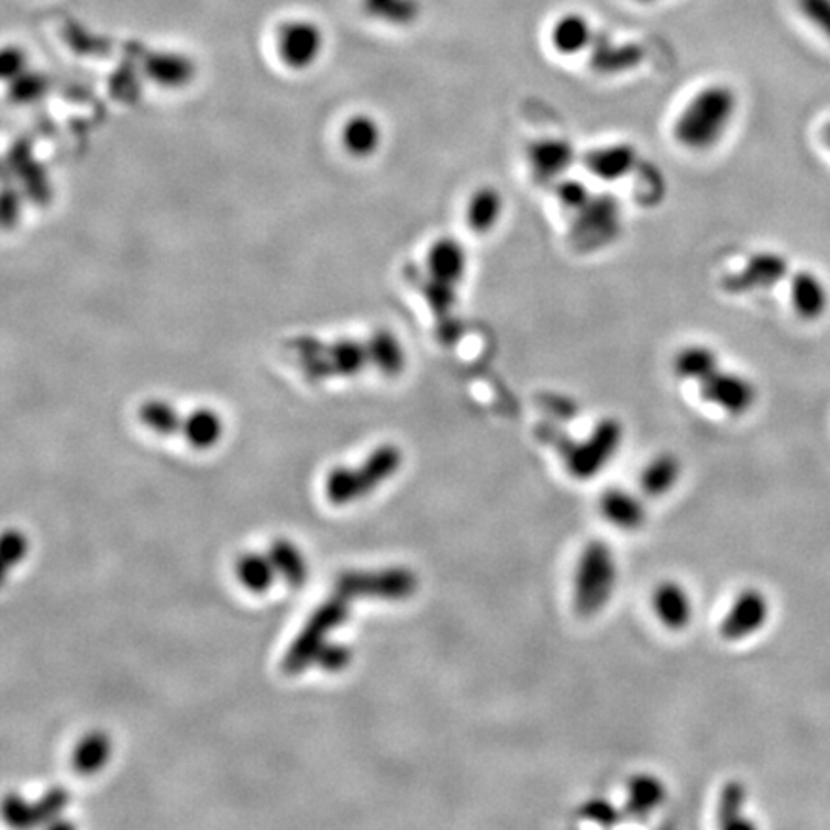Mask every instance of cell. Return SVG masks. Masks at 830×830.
<instances>
[{"label":"cell","instance_id":"44dd1931","mask_svg":"<svg viewBox=\"0 0 830 830\" xmlns=\"http://www.w3.org/2000/svg\"><path fill=\"white\" fill-rule=\"evenodd\" d=\"M673 369L680 379L701 383L719 369V358L717 352L706 344H690L677 352Z\"/></svg>","mask_w":830,"mask_h":830},{"label":"cell","instance_id":"d6986e66","mask_svg":"<svg viewBox=\"0 0 830 830\" xmlns=\"http://www.w3.org/2000/svg\"><path fill=\"white\" fill-rule=\"evenodd\" d=\"M654 610L660 621L669 629H683L693 618L690 598L677 583H663L655 588Z\"/></svg>","mask_w":830,"mask_h":830},{"label":"cell","instance_id":"7c38bea8","mask_svg":"<svg viewBox=\"0 0 830 830\" xmlns=\"http://www.w3.org/2000/svg\"><path fill=\"white\" fill-rule=\"evenodd\" d=\"M588 174L598 177L600 181L611 184L629 176L639 166V151L627 143L593 148L585 156Z\"/></svg>","mask_w":830,"mask_h":830},{"label":"cell","instance_id":"d590c367","mask_svg":"<svg viewBox=\"0 0 830 830\" xmlns=\"http://www.w3.org/2000/svg\"><path fill=\"white\" fill-rule=\"evenodd\" d=\"M556 197L565 208L579 212L580 208L587 207L588 200L593 199V192L588 191L587 185L579 179L562 177L556 184Z\"/></svg>","mask_w":830,"mask_h":830},{"label":"cell","instance_id":"277c9868","mask_svg":"<svg viewBox=\"0 0 830 830\" xmlns=\"http://www.w3.org/2000/svg\"><path fill=\"white\" fill-rule=\"evenodd\" d=\"M348 613H351L348 598L339 593L333 598H329L328 602L321 604L320 608L313 611L312 618L300 631L297 640L287 650V654L283 657V671L289 675H298L308 665H312L320 648L325 644L329 632L339 624H343L348 619Z\"/></svg>","mask_w":830,"mask_h":830},{"label":"cell","instance_id":"ab89813d","mask_svg":"<svg viewBox=\"0 0 830 830\" xmlns=\"http://www.w3.org/2000/svg\"><path fill=\"white\" fill-rule=\"evenodd\" d=\"M27 552V541L20 531H7L2 536V572L20 564Z\"/></svg>","mask_w":830,"mask_h":830},{"label":"cell","instance_id":"7bdbcfd3","mask_svg":"<svg viewBox=\"0 0 830 830\" xmlns=\"http://www.w3.org/2000/svg\"><path fill=\"white\" fill-rule=\"evenodd\" d=\"M823 139H825V143H827V145H829V148H830V123L829 125H827V128H825Z\"/></svg>","mask_w":830,"mask_h":830},{"label":"cell","instance_id":"d4e9b609","mask_svg":"<svg viewBox=\"0 0 830 830\" xmlns=\"http://www.w3.org/2000/svg\"><path fill=\"white\" fill-rule=\"evenodd\" d=\"M112 744L104 732L95 731L85 734L71 755V767L79 775H95L99 773L110 760Z\"/></svg>","mask_w":830,"mask_h":830},{"label":"cell","instance_id":"6da1fadb","mask_svg":"<svg viewBox=\"0 0 830 830\" xmlns=\"http://www.w3.org/2000/svg\"><path fill=\"white\" fill-rule=\"evenodd\" d=\"M739 99L729 85L704 87L678 114L673 135L688 151H709L723 139L737 114Z\"/></svg>","mask_w":830,"mask_h":830},{"label":"cell","instance_id":"ac0fdd59","mask_svg":"<svg viewBox=\"0 0 830 830\" xmlns=\"http://www.w3.org/2000/svg\"><path fill=\"white\" fill-rule=\"evenodd\" d=\"M595 35V30L585 15L565 14L554 23L550 37L557 53L575 56L590 48Z\"/></svg>","mask_w":830,"mask_h":830},{"label":"cell","instance_id":"484cf974","mask_svg":"<svg viewBox=\"0 0 830 830\" xmlns=\"http://www.w3.org/2000/svg\"><path fill=\"white\" fill-rule=\"evenodd\" d=\"M269 560L275 572L292 588H302L308 580V565L300 550L289 541H275L269 549Z\"/></svg>","mask_w":830,"mask_h":830},{"label":"cell","instance_id":"2e32d148","mask_svg":"<svg viewBox=\"0 0 830 830\" xmlns=\"http://www.w3.org/2000/svg\"><path fill=\"white\" fill-rule=\"evenodd\" d=\"M503 197L493 185L473 192L465 208V221L475 235H487L502 218Z\"/></svg>","mask_w":830,"mask_h":830},{"label":"cell","instance_id":"5b68a950","mask_svg":"<svg viewBox=\"0 0 830 830\" xmlns=\"http://www.w3.org/2000/svg\"><path fill=\"white\" fill-rule=\"evenodd\" d=\"M336 593L351 598L369 596L383 600H405L418 588V577L406 567H390L383 572H346L336 577Z\"/></svg>","mask_w":830,"mask_h":830},{"label":"cell","instance_id":"f35d334b","mask_svg":"<svg viewBox=\"0 0 830 830\" xmlns=\"http://www.w3.org/2000/svg\"><path fill=\"white\" fill-rule=\"evenodd\" d=\"M2 816L15 829H30V827H33V823H31V804H27L20 796H15V794H8L7 798H4Z\"/></svg>","mask_w":830,"mask_h":830},{"label":"cell","instance_id":"4dcf8cb0","mask_svg":"<svg viewBox=\"0 0 830 830\" xmlns=\"http://www.w3.org/2000/svg\"><path fill=\"white\" fill-rule=\"evenodd\" d=\"M139 418L148 429H153L154 433L166 434V436L179 433L184 427V421L179 418L176 408L162 400H151L141 406Z\"/></svg>","mask_w":830,"mask_h":830},{"label":"cell","instance_id":"4316f807","mask_svg":"<svg viewBox=\"0 0 830 830\" xmlns=\"http://www.w3.org/2000/svg\"><path fill=\"white\" fill-rule=\"evenodd\" d=\"M665 800V786L654 775H637L629 783L627 814L634 817L648 816Z\"/></svg>","mask_w":830,"mask_h":830},{"label":"cell","instance_id":"3957f363","mask_svg":"<svg viewBox=\"0 0 830 830\" xmlns=\"http://www.w3.org/2000/svg\"><path fill=\"white\" fill-rule=\"evenodd\" d=\"M618 579L616 560L610 546L595 541L588 544L580 556L575 577V608L580 616H595L610 602Z\"/></svg>","mask_w":830,"mask_h":830},{"label":"cell","instance_id":"cb8c5ba5","mask_svg":"<svg viewBox=\"0 0 830 830\" xmlns=\"http://www.w3.org/2000/svg\"><path fill=\"white\" fill-rule=\"evenodd\" d=\"M602 511L613 525L621 529H639L646 519V511L639 498L624 493L621 488H610L602 496Z\"/></svg>","mask_w":830,"mask_h":830},{"label":"cell","instance_id":"1f68e13d","mask_svg":"<svg viewBox=\"0 0 830 830\" xmlns=\"http://www.w3.org/2000/svg\"><path fill=\"white\" fill-rule=\"evenodd\" d=\"M325 493L331 502L341 506L348 503L362 496L359 493L358 473L351 467H335L329 473L328 483H325Z\"/></svg>","mask_w":830,"mask_h":830},{"label":"cell","instance_id":"e575fe53","mask_svg":"<svg viewBox=\"0 0 830 830\" xmlns=\"http://www.w3.org/2000/svg\"><path fill=\"white\" fill-rule=\"evenodd\" d=\"M456 287L457 285L439 281V279H433V277L427 279L425 287H423V297L427 298L431 310L439 318H450V312H452V308L457 302Z\"/></svg>","mask_w":830,"mask_h":830},{"label":"cell","instance_id":"9c48e42d","mask_svg":"<svg viewBox=\"0 0 830 830\" xmlns=\"http://www.w3.org/2000/svg\"><path fill=\"white\" fill-rule=\"evenodd\" d=\"M770 618V604L767 598L755 590H744L734 600L731 610L721 623V634L727 640L746 639L750 634L760 631Z\"/></svg>","mask_w":830,"mask_h":830},{"label":"cell","instance_id":"9a60e30c","mask_svg":"<svg viewBox=\"0 0 830 830\" xmlns=\"http://www.w3.org/2000/svg\"><path fill=\"white\" fill-rule=\"evenodd\" d=\"M341 143L352 158H369L381 148V125L374 115H351L341 130Z\"/></svg>","mask_w":830,"mask_h":830},{"label":"cell","instance_id":"b9f144b4","mask_svg":"<svg viewBox=\"0 0 830 830\" xmlns=\"http://www.w3.org/2000/svg\"><path fill=\"white\" fill-rule=\"evenodd\" d=\"M48 829L58 830V829H74V825L68 823V821H64V819H60V817H56V819H53L51 823L46 825Z\"/></svg>","mask_w":830,"mask_h":830},{"label":"cell","instance_id":"8992f818","mask_svg":"<svg viewBox=\"0 0 830 830\" xmlns=\"http://www.w3.org/2000/svg\"><path fill=\"white\" fill-rule=\"evenodd\" d=\"M573 223L572 236L583 251L602 248L618 236L621 228V204L611 195H593L585 208H580Z\"/></svg>","mask_w":830,"mask_h":830},{"label":"cell","instance_id":"836d02e7","mask_svg":"<svg viewBox=\"0 0 830 830\" xmlns=\"http://www.w3.org/2000/svg\"><path fill=\"white\" fill-rule=\"evenodd\" d=\"M69 793L62 786H54L45 796H41L37 804H31V823L48 825L56 817H60L62 811L68 808Z\"/></svg>","mask_w":830,"mask_h":830},{"label":"cell","instance_id":"ffe728a7","mask_svg":"<svg viewBox=\"0 0 830 830\" xmlns=\"http://www.w3.org/2000/svg\"><path fill=\"white\" fill-rule=\"evenodd\" d=\"M367 351H369V362L374 364L383 375L387 377H397L405 372L406 351L400 339H398L389 329L377 331L369 341H367Z\"/></svg>","mask_w":830,"mask_h":830},{"label":"cell","instance_id":"83f0119b","mask_svg":"<svg viewBox=\"0 0 830 830\" xmlns=\"http://www.w3.org/2000/svg\"><path fill=\"white\" fill-rule=\"evenodd\" d=\"M680 464L675 456L662 454L654 457L640 477V487L648 496H662L669 490L678 479Z\"/></svg>","mask_w":830,"mask_h":830},{"label":"cell","instance_id":"ba28073f","mask_svg":"<svg viewBox=\"0 0 830 830\" xmlns=\"http://www.w3.org/2000/svg\"><path fill=\"white\" fill-rule=\"evenodd\" d=\"M700 395L709 405L721 408L724 412L744 413L755 405V387L742 375L717 369L708 379L700 383Z\"/></svg>","mask_w":830,"mask_h":830},{"label":"cell","instance_id":"e0dca14e","mask_svg":"<svg viewBox=\"0 0 830 830\" xmlns=\"http://www.w3.org/2000/svg\"><path fill=\"white\" fill-rule=\"evenodd\" d=\"M320 53V33L312 25L295 23L283 30L281 56L290 68L302 69Z\"/></svg>","mask_w":830,"mask_h":830},{"label":"cell","instance_id":"603a6c76","mask_svg":"<svg viewBox=\"0 0 830 830\" xmlns=\"http://www.w3.org/2000/svg\"><path fill=\"white\" fill-rule=\"evenodd\" d=\"M181 433L192 449H212L223 434V421L220 413L213 412L210 408H197L184 419Z\"/></svg>","mask_w":830,"mask_h":830},{"label":"cell","instance_id":"8fae6325","mask_svg":"<svg viewBox=\"0 0 830 830\" xmlns=\"http://www.w3.org/2000/svg\"><path fill=\"white\" fill-rule=\"evenodd\" d=\"M575 148L565 139H539L529 146V162L541 184H557L575 162Z\"/></svg>","mask_w":830,"mask_h":830},{"label":"cell","instance_id":"4fadbf2b","mask_svg":"<svg viewBox=\"0 0 830 830\" xmlns=\"http://www.w3.org/2000/svg\"><path fill=\"white\" fill-rule=\"evenodd\" d=\"M467 272V252L454 236L436 239L427 252V274L439 281L460 285Z\"/></svg>","mask_w":830,"mask_h":830},{"label":"cell","instance_id":"74e56055","mask_svg":"<svg viewBox=\"0 0 830 830\" xmlns=\"http://www.w3.org/2000/svg\"><path fill=\"white\" fill-rule=\"evenodd\" d=\"M351 648L344 646V644H336V642H325L320 648V652L316 655V662L313 663H318L321 669L336 673V671L346 669L351 665Z\"/></svg>","mask_w":830,"mask_h":830},{"label":"cell","instance_id":"f1b7e54d","mask_svg":"<svg viewBox=\"0 0 830 830\" xmlns=\"http://www.w3.org/2000/svg\"><path fill=\"white\" fill-rule=\"evenodd\" d=\"M275 567L269 557L246 554L236 562V577L251 593H266L274 585Z\"/></svg>","mask_w":830,"mask_h":830},{"label":"cell","instance_id":"d6a6232c","mask_svg":"<svg viewBox=\"0 0 830 830\" xmlns=\"http://www.w3.org/2000/svg\"><path fill=\"white\" fill-rule=\"evenodd\" d=\"M331 356H333V367H335L336 374L341 375L359 374L369 362L367 344L339 343L333 346Z\"/></svg>","mask_w":830,"mask_h":830},{"label":"cell","instance_id":"60d3db41","mask_svg":"<svg viewBox=\"0 0 830 830\" xmlns=\"http://www.w3.org/2000/svg\"><path fill=\"white\" fill-rule=\"evenodd\" d=\"M580 816L588 819V821H595V823L604 825V827H611L619 821L618 809L611 806L610 801L606 800H590L580 809Z\"/></svg>","mask_w":830,"mask_h":830},{"label":"cell","instance_id":"f546056e","mask_svg":"<svg viewBox=\"0 0 830 830\" xmlns=\"http://www.w3.org/2000/svg\"><path fill=\"white\" fill-rule=\"evenodd\" d=\"M744 804H746L744 785L739 781L727 783L721 790V800H719V825L724 829H752L754 825L746 821L742 816Z\"/></svg>","mask_w":830,"mask_h":830},{"label":"cell","instance_id":"ee69618b","mask_svg":"<svg viewBox=\"0 0 830 830\" xmlns=\"http://www.w3.org/2000/svg\"><path fill=\"white\" fill-rule=\"evenodd\" d=\"M637 2H654V0H637Z\"/></svg>","mask_w":830,"mask_h":830},{"label":"cell","instance_id":"30bf717a","mask_svg":"<svg viewBox=\"0 0 830 830\" xmlns=\"http://www.w3.org/2000/svg\"><path fill=\"white\" fill-rule=\"evenodd\" d=\"M644 60V48L637 43H616L613 38L600 31L596 33L590 45V68L602 74L613 76L634 69Z\"/></svg>","mask_w":830,"mask_h":830},{"label":"cell","instance_id":"8d00e7d4","mask_svg":"<svg viewBox=\"0 0 830 830\" xmlns=\"http://www.w3.org/2000/svg\"><path fill=\"white\" fill-rule=\"evenodd\" d=\"M800 14L830 41V0H796Z\"/></svg>","mask_w":830,"mask_h":830},{"label":"cell","instance_id":"5bb4252c","mask_svg":"<svg viewBox=\"0 0 830 830\" xmlns=\"http://www.w3.org/2000/svg\"><path fill=\"white\" fill-rule=\"evenodd\" d=\"M790 298L801 320H819L829 306V292L825 283L808 269L796 272L790 279Z\"/></svg>","mask_w":830,"mask_h":830},{"label":"cell","instance_id":"7402d4cb","mask_svg":"<svg viewBox=\"0 0 830 830\" xmlns=\"http://www.w3.org/2000/svg\"><path fill=\"white\" fill-rule=\"evenodd\" d=\"M400 464H402V452L397 446L385 444V446L375 450L374 454L364 462V465L356 469L362 496L369 495L379 483L389 479L390 475L400 467Z\"/></svg>","mask_w":830,"mask_h":830},{"label":"cell","instance_id":"7a4b0ae2","mask_svg":"<svg viewBox=\"0 0 830 830\" xmlns=\"http://www.w3.org/2000/svg\"><path fill=\"white\" fill-rule=\"evenodd\" d=\"M542 434L554 444V449L564 457L567 469L577 479H593L616 456L623 439V427L618 419H602L585 442H573L554 429H546Z\"/></svg>","mask_w":830,"mask_h":830},{"label":"cell","instance_id":"52a82bcc","mask_svg":"<svg viewBox=\"0 0 830 830\" xmlns=\"http://www.w3.org/2000/svg\"><path fill=\"white\" fill-rule=\"evenodd\" d=\"M790 275L788 258L778 252H757L750 256L746 266L724 279V289L729 292H750V290L773 289Z\"/></svg>","mask_w":830,"mask_h":830}]
</instances>
